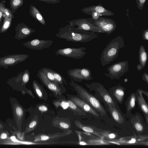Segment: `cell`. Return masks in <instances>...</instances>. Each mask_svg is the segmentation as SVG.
<instances>
[{
    "label": "cell",
    "mask_w": 148,
    "mask_h": 148,
    "mask_svg": "<svg viewBox=\"0 0 148 148\" xmlns=\"http://www.w3.org/2000/svg\"><path fill=\"white\" fill-rule=\"evenodd\" d=\"M56 36L69 41L76 42H86L99 37L95 32L75 28L69 25L58 29Z\"/></svg>",
    "instance_id": "1"
},
{
    "label": "cell",
    "mask_w": 148,
    "mask_h": 148,
    "mask_svg": "<svg viewBox=\"0 0 148 148\" xmlns=\"http://www.w3.org/2000/svg\"><path fill=\"white\" fill-rule=\"evenodd\" d=\"M123 38L119 36L113 39L102 51L100 60L102 66L113 61L118 56L119 50L125 47Z\"/></svg>",
    "instance_id": "2"
},
{
    "label": "cell",
    "mask_w": 148,
    "mask_h": 148,
    "mask_svg": "<svg viewBox=\"0 0 148 148\" xmlns=\"http://www.w3.org/2000/svg\"><path fill=\"white\" fill-rule=\"evenodd\" d=\"M70 84L73 88L80 99L89 105L101 116L106 114V110L101 101L94 95L82 86L75 83L73 80H71Z\"/></svg>",
    "instance_id": "3"
},
{
    "label": "cell",
    "mask_w": 148,
    "mask_h": 148,
    "mask_svg": "<svg viewBox=\"0 0 148 148\" xmlns=\"http://www.w3.org/2000/svg\"><path fill=\"white\" fill-rule=\"evenodd\" d=\"M86 85L90 90L95 92L94 96L105 105L119 107L110 94L108 91L102 84L98 82H92L90 84L86 83Z\"/></svg>",
    "instance_id": "4"
},
{
    "label": "cell",
    "mask_w": 148,
    "mask_h": 148,
    "mask_svg": "<svg viewBox=\"0 0 148 148\" xmlns=\"http://www.w3.org/2000/svg\"><path fill=\"white\" fill-rule=\"evenodd\" d=\"M109 143L123 145H140L148 146V135H142L134 134L129 137L122 138L120 139L109 141Z\"/></svg>",
    "instance_id": "5"
},
{
    "label": "cell",
    "mask_w": 148,
    "mask_h": 148,
    "mask_svg": "<svg viewBox=\"0 0 148 148\" xmlns=\"http://www.w3.org/2000/svg\"><path fill=\"white\" fill-rule=\"evenodd\" d=\"M69 25L76 29L92 32L104 33L102 29L92 23L91 18H80L69 21Z\"/></svg>",
    "instance_id": "6"
},
{
    "label": "cell",
    "mask_w": 148,
    "mask_h": 148,
    "mask_svg": "<svg viewBox=\"0 0 148 148\" xmlns=\"http://www.w3.org/2000/svg\"><path fill=\"white\" fill-rule=\"evenodd\" d=\"M129 63L127 61H121L114 63L109 66L107 70L108 73L104 75L112 80L119 79L120 78L127 73L129 69Z\"/></svg>",
    "instance_id": "7"
},
{
    "label": "cell",
    "mask_w": 148,
    "mask_h": 148,
    "mask_svg": "<svg viewBox=\"0 0 148 148\" xmlns=\"http://www.w3.org/2000/svg\"><path fill=\"white\" fill-rule=\"evenodd\" d=\"M29 56L26 54H10L0 58V68L5 69L8 66H12L23 62L27 59Z\"/></svg>",
    "instance_id": "8"
},
{
    "label": "cell",
    "mask_w": 148,
    "mask_h": 148,
    "mask_svg": "<svg viewBox=\"0 0 148 148\" xmlns=\"http://www.w3.org/2000/svg\"><path fill=\"white\" fill-rule=\"evenodd\" d=\"M67 74L73 80L80 82L83 80H90L93 79L91 71L86 68L71 69L68 71Z\"/></svg>",
    "instance_id": "9"
},
{
    "label": "cell",
    "mask_w": 148,
    "mask_h": 148,
    "mask_svg": "<svg viewBox=\"0 0 148 148\" xmlns=\"http://www.w3.org/2000/svg\"><path fill=\"white\" fill-rule=\"evenodd\" d=\"M86 49L84 47H68L57 49L55 53L57 56L60 55L77 59L82 58L86 55V52L84 50Z\"/></svg>",
    "instance_id": "10"
},
{
    "label": "cell",
    "mask_w": 148,
    "mask_h": 148,
    "mask_svg": "<svg viewBox=\"0 0 148 148\" xmlns=\"http://www.w3.org/2000/svg\"><path fill=\"white\" fill-rule=\"evenodd\" d=\"M92 23L101 28L104 33L109 35L116 29V25L112 19L100 17L96 20L91 18Z\"/></svg>",
    "instance_id": "11"
},
{
    "label": "cell",
    "mask_w": 148,
    "mask_h": 148,
    "mask_svg": "<svg viewBox=\"0 0 148 148\" xmlns=\"http://www.w3.org/2000/svg\"><path fill=\"white\" fill-rule=\"evenodd\" d=\"M53 43L52 40L35 39L26 42L23 45L26 48L30 49L40 50L49 48Z\"/></svg>",
    "instance_id": "12"
},
{
    "label": "cell",
    "mask_w": 148,
    "mask_h": 148,
    "mask_svg": "<svg viewBox=\"0 0 148 148\" xmlns=\"http://www.w3.org/2000/svg\"><path fill=\"white\" fill-rule=\"evenodd\" d=\"M129 118L133 128L138 133L141 134L145 130L146 125L143 117L139 113L132 114Z\"/></svg>",
    "instance_id": "13"
},
{
    "label": "cell",
    "mask_w": 148,
    "mask_h": 148,
    "mask_svg": "<svg viewBox=\"0 0 148 148\" xmlns=\"http://www.w3.org/2000/svg\"><path fill=\"white\" fill-rule=\"evenodd\" d=\"M14 38L18 40L25 38L31 35L35 30L29 27L24 23L18 24L15 27Z\"/></svg>",
    "instance_id": "14"
},
{
    "label": "cell",
    "mask_w": 148,
    "mask_h": 148,
    "mask_svg": "<svg viewBox=\"0 0 148 148\" xmlns=\"http://www.w3.org/2000/svg\"><path fill=\"white\" fill-rule=\"evenodd\" d=\"M84 13L90 15L92 12H96L99 13L101 16H111L115 14L111 11L105 8L101 4L85 7L82 10Z\"/></svg>",
    "instance_id": "15"
},
{
    "label": "cell",
    "mask_w": 148,
    "mask_h": 148,
    "mask_svg": "<svg viewBox=\"0 0 148 148\" xmlns=\"http://www.w3.org/2000/svg\"><path fill=\"white\" fill-rule=\"evenodd\" d=\"M37 76L42 83L49 90L56 94H62L61 88L58 84L51 81L40 70Z\"/></svg>",
    "instance_id": "16"
},
{
    "label": "cell",
    "mask_w": 148,
    "mask_h": 148,
    "mask_svg": "<svg viewBox=\"0 0 148 148\" xmlns=\"http://www.w3.org/2000/svg\"><path fill=\"white\" fill-rule=\"evenodd\" d=\"M125 90V88L124 87L119 85L110 88L108 92L115 101L122 104L124 100Z\"/></svg>",
    "instance_id": "17"
},
{
    "label": "cell",
    "mask_w": 148,
    "mask_h": 148,
    "mask_svg": "<svg viewBox=\"0 0 148 148\" xmlns=\"http://www.w3.org/2000/svg\"><path fill=\"white\" fill-rule=\"evenodd\" d=\"M136 101L139 107L144 116L146 123L148 124V106L143 97L141 89H138L136 92Z\"/></svg>",
    "instance_id": "18"
},
{
    "label": "cell",
    "mask_w": 148,
    "mask_h": 148,
    "mask_svg": "<svg viewBox=\"0 0 148 148\" xmlns=\"http://www.w3.org/2000/svg\"><path fill=\"white\" fill-rule=\"evenodd\" d=\"M70 100L73 102L78 107L85 112L88 113L95 116L98 117L99 115L98 113L89 105L81 99L77 97H70Z\"/></svg>",
    "instance_id": "19"
},
{
    "label": "cell",
    "mask_w": 148,
    "mask_h": 148,
    "mask_svg": "<svg viewBox=\"0 0 148 148\" xmlns=\"http://www.w3.org/2000/svg\"><path fill=\"white\" fill-rule=\"evenodd\" d=\"M29 79V72L26 69L23 72L19 73L16 76L8 79V83L11 84H20L23 86L28 82Z\"/></svg>",
    "instance_id": "20"
},
{
    "label": "cell",
    "mask_w": 148,
    "mask_h": 148,
    "mask_svg": "<svg viewBox=\"0 0 148 148\" xmlns=\"http://www.w3.org/2000/svg\"><path fill=\"white\" fill-rule=\"evenodd\" d=\"M14 17L10 9L6 8L4 10L3 18V21L0 28V33L6 32L10 27L13 18Z\"/></svg>",
    "instance_id": "21"
},
{
    "label": "cell",
    "mask_w": 148,
    "mask_h": 148,
    "mask_svg": "<svg viewBox=\"0 0 148 148\" xmlns=\"http://www.w3.org/2000/svg\"><path fill=\"white\" fill-rule=\"evenodd\" d=\"M111 116L114 120L119 124H123L125 119L119 107H114L112 106L105 105Z\"/></svg>",
    "instance_id": "22"
},
{
    "label": "cell",
    "mask_w": 148,
    "mask_h": 148,
    "mask_svg": "<svg viewBox=\"0 0 148 148\" xmlns=\"http://www.w3.org/2000/svg\"><path fill=\"white\" fill-rule=\"evenodd\" d=\"M136 101V92H132L129 95L125 103L126 116L128 118L132 114L131 111L135 108Z\"/></svg>",
    "instance_id": "23"
},
{
    "label": "cell",
    "mask_w": 148,
    "mask_h": 148,
    "mask_svg": "<svg viewBox=\"0 0 148 148\" xmlns=\"http://www.w3.org/2000/svg\"><path fill=\"white\" fill-rule=\"evenodd\" d=\"M29 12L31 16L36 20L42 25H46V22L43 16L35 6L31 5Z\"/></svg>",
    "instance_id": "24"
},
{
    "label": "cell",
    "mask_w": 148,
    "mask_h": 148,
    "mask_svg": "<svg viewBox=\"0 0 148 148\" xmlns=\"http://www.w3.org/2000/svg\"><path fill=\"white\" fill-rule=\"evenodd\" d=\"M75 123L77 127L85 132L93 134L101 138H104L102 135V132L97 131L92 127L84 125L78 121H75Z\"/></svg>",
    "instance_id": "25"
},
{
    "label": "cell",
    "mask_w": 148,
    "mask_h": 148,
    "mask_svg": "<svg viewBox=\"0 0 148 148\" xmlns=\"http://www.w3.org/2000/svg\"><path fill=\"white\" fill-rule=\"evenodd\" d=\"M147 60V55L145 48L143 45H141L139 49V64L144 69L146 64Z\"/></svg>",
    "instance_id": "26"
},
{
    "label": "cell",
    "mask_w": 148,
    "mask_h": 148,
    "mask_svg": "<svg viewBox=\"0 0 148 148\" xmlns=\"http://www.w3.org/2000/svg\"><path fill=\"white\" fill-rule=\"evenodd\" d=\"M23 3V0H10V8L12 14H14L18 8L21 6Z\"/></svg>",
    "instance_id": "27"
},
{
    "label": "cell",
    "mask_w": 148,
    "mask_h": 148,
    "mask_svg": "<svg viewBox=\"0 0 148 148\" xmlns=\"http://www.w3.org/2000/svg\"><path fill=\"white\" fill-rule=\"evenodd\" d=\"M51 70L50 68L46 67H43L40 69L48 79L59 85L55 80Z\"/></svg>",
    "instance_id": "28"
},
{
    "label": "cell",
    "mask_w": 148,
    "mask_h": 148,
    "mask_svg": "<svg viewBox=\"0 0 148 148\" xmlns=\"http://www.w3.org/2000/svg\"><path fill=\"white\" fill-rule=\"evenodd\" d=\"M55 79L59 85L62 88H64L63 83L67 85V83L64 78L59 73L51 70Z\"/></svg>",
    "instance_id": "29"
},
{
    "label": "cell",
    "mask_w": 148,
    "mask_h": 148,
    "mask_svg": "<svg viewBox=\"0 0 148 148\" xmlns=\"http://www.w3.org/2000/svg\"><path fill=\"white\" fill-rule=\"evenodd\" d=\"M32 85L33 88L38 97L40 98H42L43 97L42 86L35 80L33 81Z\"/></svg>",
    "instance_id": "30"
},
{
    "label": "cell",
    "mask_w": 148,
    "mask_h": 148,
    "mask_svg": "<svg viewBox=\"0 0 148 148\" xmlns=\"http://www.w3.org/2000/svg\"><path fill=\"white\" fill-rule=\"evenodd\" d=\"M67 102L69 103V107L71 109L78 112L79 114L85 115H86L85 112L81 108L79 109L77 106L72 101L68 100Z\"/></svg>",
    "instance_id": "31"
},
{
    "label": "cell",
    "mask_w": 148,
    "mask_h": 148,
    "mask_svg": "<svg viewBox=\"0 0 148 148\" xmlns=\"http://www.w3.org/2000/svg\"><path fill=\"white\" fill-rule=\"evenodd\" d=\"M5 3V1L4 0H2L0 2V28L1 25L4 12L6 8Z\"/></svg>",
    "instance_id": "32"
},
{
    "label": "cell",
    "mask_w": 148,
    "mask_h": 148,
    "mask_svg": "<svg viewBox=\"0 0 148 148\" xmlns=\"http://www.w3.org/2000/svg\"><path fill=\"white\" fill-rule=\"evenodd\" d=\"M102 133L104 138H105L108 139H112L116 137V134L113 133L107 132H102Z\"/></svg>",
    "instance_id": "33"
},
{
    "label": "cell",
    "mask_w": 148,
    "mask_h": 148,
    "mask_svg": "<svg viewBox=\"0 0 148 148\" xmlns=\"http://www.w3.org/2000/svg\"><path fill=\"white\" fill-rule=\"evenodd\" d=\"M146 0H136V2L138 8L142 10L146 2Z\"/></svg>",
    "instance_id": "34"
},
{
    "label": "cell",
    "mask_w": 148,
    "mask_h": 148,
    "mask_svg": "<svg viewBox=\"0 0 148 148\" xmlns=\"http://www.w3.org/2000/svg\"><path fill=\"white\" fill-rule=\"evenodd\" d=\"M50 138V137L48 136L45 135H41L37 136L35 138V141H45L47 140Z\"/></svg>",
    "instance_id": "35"
},
{
    "label": "cell",
    "mask_w": 148,
    "mask_h": 148,
    "mask_svg": "<svg viewBox=\"0 0 148 148\" xmlns=\"http://www.w3.org/2000/svg\"><path fill=\"white\" fill-rule=\"evenodd\" d=\"M89 15L92 16V18L94 20L97 19L101 16L99 13L96 12H92Z\"/></svg>",
    "instance_id": "36"
},
{
    "label": "cell",
    "mask_w": 148,
    "mask_h": 148,
    "mask_svg": "<svg viewBox=\"0 0 148 148\" xmlns=\"http://www.w3.org/2000/svg\"><path fill=\"white\" fill-rule=\"evenodd\" d=\"M47 3H51L52 4H57L59 3L60 0H36Z\"/></svg>",
    "instance_id": "37"
},
{
    "label": "cell",
    "mask_w": 148,
    "mask_h": 148,
    "mask_svg": "<svg viewBox=\"0 0 148 148\" xmlns=\"http://www.w3.org/2000/svg\"><path fill=\"white\" fill-rule=\"evenodd\" d=\"M142 38L144 40L148 41V28L143 31L142 34Z\"/></svg>",
    "instance_id": "38"
},
{
    "label": "cell",
    "mask_w": 148,
    "mask_h": 148,
    "mask_svg": "<svg viewBox=\"0 0 148 148\" xmlns=\"http://www.w3.org/2000/svg\"><path fill=\"white\" fill-rule=\"evenodd\" d=\"M60 104L64 109H66L69 107V103L67 101H63L61 102Z\"/></svg>",
    "instance_id": "39"
},
{
    "label": "cell",
    "mask_w": 148,
    "mask_h": 148,
    "mask_svg": "<svg viewBox=\"0 0 148 148\" xmlns=\"http://www.w3.org/2000/svg\"><path fill=\"white\" fill-rule=\"evenodd\" d=\"M16 114L19 116H21L23 114V110L20 107H17L16 109Z\"/></svg>",
    "instance_id": "40"
},
{
    "label": "cell",
    "mask_w": 148,
    "mask_h": 148,
    "mask_svg": "<svg viewBox=\"0 0 148 148\" xmlns=\"http://www.w3.org/2000/svg\"><path fill=\"white\" fill-rule=\"evenodd\" d=\"M142 79L148 84V75L147 73H144L143 75Z\"/></svg>",
    "instance_id": "41"
},
{
    "label": "cell",
    "mask_w": 148,
    "mask_h": 148,
    "mask_svg": "<svg viewBox=\"0 0 148 148\" xmlns=\"http://www.w3.org/2000/svg\"><path fill=\"white\" fill-rule=\"evenodd\" d=\"M39 110L42 112H45L47 111L48 108L47 106L44 105H41L38 108Z\"/></svg>",
    "instance_id": "42"
},
{
    "label": "cell",
    "mask_w": 148,
    "mask_h": 148,
    "mask_svg": "<svg viewBox=\"0 0 148 148\" xmlns=\"http://www.w3.org/2000/svg\"><path fill=\"white\" fill-rule=\"evenodd\" d=\"M60 125L61 127L65 129H68L69 127V126L68 124L64 122H60Z\"/></svg>",
    "instance_id": "43"
},
{
    "label": "cell",
    "mask_w": 148,
    "mask_h": 148,
    "mask_svg": "<svg viewBox=\"0 0 148 148\" xmlns=\"http://www.w3.org/2000/svg\"><path fill=\"white\" fill-rule=\"evenodd\" d=\"M37 122L35 121H33L29 125V128H33L35 127L37 124Z\"/></svg>",
    "instance_id": "44"
},
{
    "label": "cell",
    "mask_w": 148,
    "mask_h": 148,
    "mask_svg": "<svg viewBox=\"0 0 148 148\" xmlns=\"http://www.w3.org/2000/svg\"><path fill=\"white\" fill-rule=\"evenodd\" d=\"M136 68L138 71H140L143 69L142 66L140 64L137 65Z\"/></svg>",
    "instance_id": "45"
},
{
    "label": "cell",
    "mask_w": 148,
    "mask_h": 148,
    "mask_svg": "<svg viewBox=\"0 0 148 148\" xmlns=\"http://www.w3.org/2000/svg\"><path fill=\"white\" fill-rule=\"evenodd\" d=\"M7 137V135L5 133H2L1 135V138L2 139H5Z\"/></svg>",
    "instance_id": "46"
},
{
    "label": "cell",
    "mask_w": 148,
    "mask_h": 148,
    "mask_svg": "<svg viewBox=\"0 0 148 148\" xmlns=\"http://www.w3.org/2000/svg\"><path fill=\"white\" fill-rule=\"evenodd\" d=\"M141 91H142L143 94H144L145 95H146V96L148 98V91H144L142 89H141Z\"/></svg>",
    "instance_id": "47"
}]
</instances>
